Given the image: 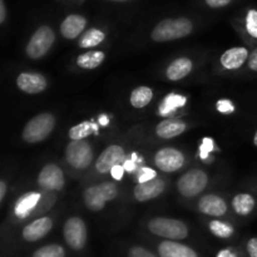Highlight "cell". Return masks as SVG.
I'll use <instances>...</instances> for the list:
<instances>
[{"mask_svg":"<svg viewBox=\"0 0 257 257\" xmlns=\"http://www.w3.org/2000/svg\"><path fill=\"white\" fill-rule=\"evenodd\" d=\"M247 67L248 69L257 72V48L250 54V58L247 60Z\"/></svg>","mask_w":257,"mask_h":257,"instance_id":"34","label":"cell"},{"mask_svg":"<svg viewBox=\"0 0 257 257\" xmlns=\"http://www.w3.org/2000/svg\"><path fill=\"white\" fill-rule=\"evenodd\" d=\"M104 59L105 53L102 52V50H88V52L78 55L75 63H77V65L80 69L92 70L100 67L103 62H104Z\"/></svg>","mask_w":257,"mask_h":257,"instance_id":"23","label":"cell"},{"mask_svg":"<svg viewBox=\"0 0 257 257\" xmlns=\"http://www.w3.org/2000/svg\"><path fill=\"white\" fill-rule=\"evenodd\" d=\"M93 160L94 150L88 141H70L65 147V161L73 170H87L93 163Z\"/></svg>","mask_w":257,"mask_h":257,"instance_id":"9","label":"cell"},{"mask_svg":"<svg viewBox=\"0 0 257 257\" xmlns=\"http://www.w3.org/2000/svg\"><path fill=\"white\" fill-rule=\"evenodd\" d=\"M165 191L166 181L161 177H155L137 183L133 190V197L138 202H148L160 197Z\"/></svg>","mask_w":257,"mask_h":257,"instance_id":"15","label":"cell"},{"mask_svg":"<svg viewBox=\"0 0 257 257\" xmlns=\"http://www.w3.org/2000/svg\"><path fill=\"white\" fill-rule=\"evenodd\" d=\"M55 43V33L48 24H43L30 35L25 47V53L29 59L38 60L44 58Z\"/></svg>","mask_w":257,"mask_h":257,"instance_id":"7","label":"cell"},{"mask_svg":"<svg viewBox=\"0 0 257 257\" xmlns=\"http://www.w3.org/2000/svg\"><path fill=\"white\" fill-rule=\"evenodd\" d=\"M105 38H107V34L104 30H102L100 28H90V29L85 30L84 34L80 37L78 47L82 49H92V48L102 44Z\"/></svg>","mask_w":257,"mask_h":257,"instance_id":"24","label":"cell"},{"mask_svg":"<svg viewBox=\"0 0 257 257\" xmlns=\"http://www.w3.org/2000/svg\"><path fill=\"white\" fill-rule=\"evenodd\" d=\"M153 163L161 172L175 173L183 168L186 156L182 151L176 147H163L155 153Z\"/></svg>","mask_w":257,"mask_h":257,"instance_id":"10","label":"cell"},{"mask_svg":"<svg viewBox=\"0 0 257 257\" xmlns=\"http://www.w3.org/2000/svg\"><path fill=\"white\" fill-rule=\"evenodd\" d=\"M118 195H119V187L117 183L105 181V182L88 186L83 192V202L89 211L99 212L104 210L107 203L114 201Z\"/></svg>","mask_w":257,"mask_h":257,"instance_id":"3","label":"cell"},{"mask_svg":"<svg viewBox=\"0 0 257 257\" xmlns=\"http://www.w3.org/2000/svg\"><path fill=\"white\" fill-rule=\"evenodd\" d=\"M231 207L236 215L240 216V217H246V216L251 215L255 210L256 200L251 193H237L231 200Z\"/></svg>","mask_w":257,"mask_h":257,"instance_id":"22","label":"cell"},{"mask_svg":"<svg viewBox=\"0 0 257 257\" xmlns=\"http://www.w3.org/2000/svg\"><path fill=\"white\" fill-rule=\"evenodd\" d=\"M245 253L247 257H257V237H251L246 241Z\"/></svg>","mask_w":257,"mask_h":257,"instance_id":"32","label":"cell"},{"mask_svg":"<svg viewBox=\"0 0 257 257\" xmlns=\"http://www.w3.org/2000/svg\"><path fill=\"white\" fill-rule=\"evenodd\" d=\"M253 145L257 147V131L255 132V135H253Z\"/></svg>","mask_w":257,"mask_h":257,"instance_id":"38","label":"cell"},{"mask_svg":"<svg viewBox=\"0 0 257 257\" xmlns=\"http://www.w3.org/2000/svg\"><path fill=\"white\" fill-rule=\"evenodd\" d=\"M97 130L98 127L95 123L90 122V120H83V122L69 128L68 137H69L70 141H83L85 138L90 137L92 135H94Z\"/></svg>","mask_w":257,"mask_h":257,"instance_id":"27","label":"cell"},{"mask_svg":"<svg viewBox=\"0 0 257 257\" xmlns=\"http://www.w3.org/2000/svg\"><path fill=\"white\" fill-rule=\"evenodd\" d=\"M210 183V176L202 168H191L178 177L176 182L177 192L183 198H195L205 192Z\"/></svg>","mask_w":257,"mask_h":257,"instance_id":"6","label":"cell"},{"mask_svg":"<svg viewBox=\"0 0 257 257\" xmlns=\"http://www.w3.org/2000/svg\"><path fill=\"white\" fill-rule=\"evenodd\" d=\"M54 221L50 216H39L28 222L22 230V238L25 242H38L50 233Z\"/></svg>","mask_w":257,"mask_h":257,"instance_id":"13","label":"cell"},{"mask_svg":"<svg viewBox=\"0 0 257 257\" xmlns=\"http://www.w3.org/2000/svg\"><path fill=\"white\" fill-rule=\"evenodd\" d=\"M88 25V19L82 14H69L62 20L59 25V32L62 37L67 40H74L84 34Z\"/></svg>","mask_w":257,"mask_h":257,"instance_id":"18","label":"cell"},{"mask_svg":"<svg viewBox=\"0 0 257 257\" xmlns=\"http://www.w3.org/2000/svg\"><path fill=\"white\" fill-rule=\"evenodd\" d=\"M54 114L49 112H43L39 114L30 118L24 125L22 132V138L24 142L34 145V143H40L47 140L53 133L55 128Z\"/></svg>","mask_w":257,"mask_h":257,"instance_id":"5","label":"cell"},{"mask_svg":"<svg viewBox=\"0 0 257 257\" xmlns=\"http://www.w3.org/2000/svg\"><path fill=\"white\" fill-rule=\"evenodd\" d=\"M203 2L211 9H222L232 4L233 0H203Z\"/></svg>","mask_w":257,"mask_h":257,"instance_id":"33","label":"cell"},{"mask_svg":"<svg viewBox=\"0 0 257 257\" xmlns=\"http://www.w3.org/2000/svg\"><path fill=\"white\" fill-rule=\"evenodd\" d=\"M8 193V183L5 180L0 181V202H4L5 197H7Z\"/></svg>","mask_w":257,"mask_h":257,"instance_id":"36","label":"cell"},{"mask_svg":"<svg viewBox=\"0 0 257 257\" xmlns=\"http://www.w3.org/2000/svg\"><path fill=\"white\" fill-rule=\"evenodd\" d=\"M215 257H247L246 256L245 252L240 250L237 247H225V248H221L217 253H216Z\"/></svg>","mask_w":257,"mask_h":257,"instance_id":"31","label":"cell"},{"mask_svg":"<svg viewBox=\"0 0 257 257\" xmlns=\"http://www.w3.org/2000/svg\"><path fill=\"white\" fill-rule=\"evenodd\" d=\"M30 257H67V251L59 243H47L38 247Z\"/></svg>","mask_w":257,"mask_h":257,"instance_id":"28","label":"cell"},{"mask_svg":"<svg viewBox=\"0 0 257 257\" xmlns=\"http://www.w3.org/2000/svg\"><path fill=\"white\" fill-rule=\"evenodd\" d=\"M49 203V196L44 191H28L15 201L12 216L17 221H25L42 211H47L45 208Z\"/></svg>","mask_w":257,"mask_h":257,"instance_id":"2","label":"cell"},{"mask_svg":"<svg viewBox=\"0 0 257 257\" xmlns=\"http://www.w3.org/2000/svg\"><path fill=\"white\" fill-rule=\"evenodd\" d=\"M156 252L160 257H201L191 246L181 241L163 240L156 245Z\"/></svg>","mask_w":257,"mask_h":257,"instance_id":"17","label":"cell"},{"mask_svg":"<svg viewBox=\"0 0 257 257\" xmlns=\"http://www.w3.org/2000/svg\"><path fill=\"white\" fill-rule=\"evenodd\" d=\"M37 183L40 190L47 193L62 191L65 185V176L62 167L57 163H47L43 166L38 173Z\"/></svg>","mask_w":257,"mask_h":257,"instance_id":"11","label":"cell"},{"mask_svg":"<svg viewBox=\"0 0 257 257\" xmlns=\"http://www.w3.org/2000/svg\"><path fill=\"white\" fill-rule=\"evenodd\" d=\"M152 99L153 90L152 88L147 87V85H141V87L135 88L130 95L131 105L136 109H142V108L147 107L152 102Z\"/></svg>","mask_w":257,"mask_h":257,"instance_id":"26","label":"cell"},{"mask_svg":"<svg viewBox=\"0 0 257 257\" xmlns=\"http://www.w3.org/2000/svg\"><path fill=\"white\" fill-rule=\"evenodd\" d=\"M8 18V10H7V4H5V0H0V24L4 25L7 22Z\"/></svg>","mask_w":257,"mask_h":257,"instance_id":"35","label":"cell"},{"mask_svg":"<svg viewBox=\"0 0 257 257\" xmlns=\"http://www.w3.org/2000/svg\"><path fill=\"white\" fill-rule=\"evenodd\" d=\"M63 238L70 250L82 252L88 243V227L79 216H70L63 225Z\"/></svg>","mask_w":257,"mask_h":257,"instance_id":"8","label":"cell"},{"mask_svg":"<svg viewBox=\"0 0 257 257\" xmlns=\"http://www.w3.org/2000/svg\"><path fill=\"white\" fill-rule=\"evenodd\" d=\"M197 208L202 215L212 218H221L227 215L228 203L222 196L208 193L198 200Z\"/></svg>","mask_w":257,"mask_h":257,"instance_id":"14","label":"cell"},{"mask_svg":"<svg viewBox=\"0 0 257 257\" xmlns=\"http://www.w3.org/2000/svg\"><path fill=\"white\" fill-rule=\"evenodd\" d=\"M193 69V62L191 58L188 57H180L176 58L175 60L168 64L167 69H166V77L171 82H178L182 80L192 72Z\"/></svg>","mask_w":257,"mask_h":257,"instance_id":"20","label":"cell"},{"mask_svg":"<svg viewBox=\"0 0 257 257\" xmlns=\"http://www.w3.org/2000/svg\"><path fill=\"white\" fill-rule=\"evenodd\" d=\"M208 231L211 232V235H213L216 238H220L222 241L231 240L236 233L233 225H231L230 222H226V221L218 220V218L211 220L208 222Z\"/></svg>","mask_w":257,"mask_h":257,"instance_id":"25","label":"cell"},{"mask_svg":"<svg viewBox=\"0 0 257 257\" xmlns=\"http://www.w3.org/2000/svg\"><path fill=\"white\" fill-rule=\"evenodd\" d=\"M125 161V150L120 145H110L100 152L95 160V171L100 175H108L113 172L115 167Z\"/></svg>","mask_w":257,"mask_h":257,"instance_id":"12","label":"cell"},{"mask_svg":"<svg viewBox=\"0 0 257 257\" xmlns=\"http://www.w3.org/2000/svg\"><path fill=\"white\" fill-rule=\"evenodd\" d=\"M243 30L248 37L252 39H257V9L255 8H248L246 10L245 15L242 18Z\"/></svg>","mask_w":257,"mask_h":257,"instance_id":"29","label":"cell"},{"mask_svg":"<svg viewBox=\"0 0 257 257\" xmlns=\"http://www.w3.org/2000/svg\"><path fill=\"white\" fill-rule=\"evenodd\" d=\"M250 58V53L246 47H232L225 50L220 58V64L226 70H237Z\"/></svg>","mask_w":257,"mask_h":257,"instance_id":"19","label":"cell"},{"mask_svg":"<svg viewBox=\"0 0 257 257\" xmlns=\"http://www.w3.org/2000/svg\"><path fill=\"white\" fill-rule=\"evenodd\" d=\"M187 123L182 119H165L156 127V135L161 140H172L187 131Z\"/></svg>","mask_w":257,"mask_h":257,"instance_id":"21","label":"cell"},{"mask_svg":"<svg viewBox=\"0 0 257 257\" xmlns=\"http://www.w3.org/2000/svg\"><path fill=\"white\" fill-rule=\"evenodd\" d=\"M125 257H160L157 252H153L150 248L142 245H131L125 250Z\"/></svg>","mask_w":257,"mask_h":257,"instance_id":"30","label":"cell"},{"mask_svg":"<svg viewBox=\"0 0 257 257\" xmlns=\"http://www.w3.org/2000/svg\"><path fill=\"white\" fill-rule=\"evenodd\" d=\"M195 29V24L187 17L166 18L158 22L151 32V39L156 43H167L183 39Z\"/></svg>","mask_w":257,"mask_h":257,"instance_id":"1","label":"cell"},{"mask_svg":"<svg viewBox=\"0 0 257 257\" xmlns=\"http://www.w3.org/2000/svg\"><path fill=\"white\" fill-rule=\"evenodd\" d=\"M17 87L27 94H39L47 90L48 79L40 73L22 72L17 77Z\"/></svg>","mask_w":257,"mask_h":257,"instance_id":"16","label":"cell"},{"mask_svg":"<svg viewBox=\"0 0 257 257\" xmlns=\"http://www.w3.org/2000/svg\"><path fill=\"white\" fill-rule=\"evenodd\" d=\"M148 232L165 240L182 241L190 236V228L183 221L172 217H153L147 222Z\"/></svg>","mask_w":257,"mask_h":257,"instance_id":"4","label":"cell"},{"mask_svg":"<svg viewBox=\"0 0 257 257\" xmlns=\"http://www.w3.org/2000/svg\"><path fill=\"white\" fill-rule=\"evenodd\" d=\"M107 2H112V3H127V2H132V0H107Z\"/></svg>","mask_w":257,"mask_h":257,"instance_id":"37","label":"cell"}]
</instances>
